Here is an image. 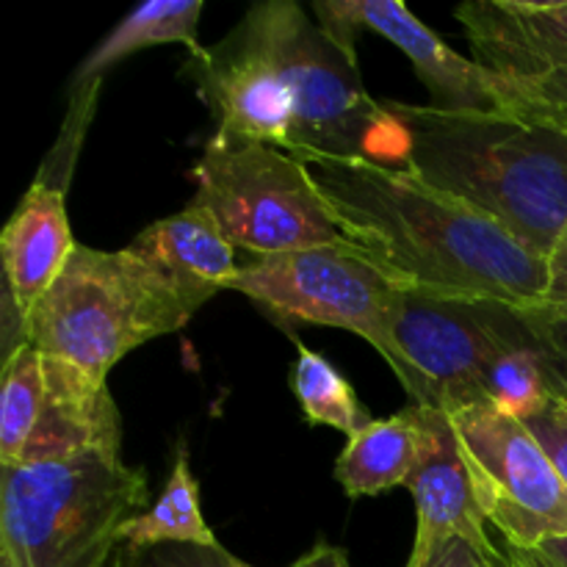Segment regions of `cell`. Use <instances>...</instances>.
I'll use <instances>...</instances> for the list:
<instances>
[{
  "mask_svg": "<svg viewBox=\"0 0 567 567\" xmlns=\"http://www.w3.org/2000/svg\"><path fill=\"white\" fill-rule=\"evenodd\" d=\"M382 103L402 127V169L491 216L548 258L567 225L565 127L504 109Z\"/></svg>",
  "mask_w": 567,
  "mask_h": 567,
  "instance_id": "3",
  "label": "cell"
},
{
  "mask_svg": "<svg viewBox=\"0 0 567 567\" xmlns=\"http://www.w3.org/2000/svg\"><path fill=\"white\" fill-rule=\"evenodd\" d=\"M435 435V410L410 404L402 413L374 419L365 430L349 437L336 460L338 485L349 498L382 496L399 485H408L421 457Z\"/></svg>",
  "mask_w": 567,
  "mask_h": 567,
  "instance_id": "16",
  "label": "cell"
},
{
  "mask_svg": "<svg viewBox=\"0 0 567 567\" xmlns=\"http://www.w3.org/2000/svg\"><path fill=\"white\" fill-rule=\"evenodd\" d=\"M203 9V0H147V3L136 6L83 59L75 78H72V89L100 81V75L120 64L122 59L144 48H155V44H186L188 53L199 55L205 50L197 42Z\"/></svg>",
  "mask_w": 567,
  "mask_h": 567,
  "instance_id": "17",
  "label": "cell"
},
{
  "mask_svg": "<svg viewBox=\"0 0 567 567\" xmlns=\"http://www.w3.org/2000/svg\"><path fill=\"white\" fill-rule=\"evenodd\" d=\"M316 22L354 53L363 31H374L396 44L430 89L432 105L446 111H509V97L496 78L449 48L435 31L396 0H319L313 3Z\"/></svg>",
  "mask_w": 567,
  "mask_h": 567,
  "instance_id": "11",
  "label": "cell"
},
{
  "mask_svg": "<svg viewBox=\"0 0 567 567\" xmlns=\"http://www.w3.org/2000/svg\"><path fill=\"white\" fill-rule=\"evenodd\" d=\"M454 17L476 64L509 97V111L567 105V0H471Z\"/></svg>",
  "mask_w": 567,
  "mask_h": 567,
  "instance_id": "10",
  "label": "cell"
},
{
  "mask_svg": "<svg viewBox=\"0 0 567 567\" xmlns=\"http://www.w3.org/2000/svg\"><path fill=\"white\" fill-rule=\"evenodd\" d=\"M546 308L554 316L567 321V225L559 233L557 244L548 252V293H546Z\"/></svg>",
  "mask_w": 567,
  "mask_h": 567,
  "instance_id": "24",
  "label": "cell"
},
{
  "mask_svg": "<svg viewBox=\"0 0 567 567\" xmlns=\"http://www.w3.org/2000/svg\"><path fill=\"white\" fill-rule=\"evenodd\" d=\"M216 142H260L305 161H402V127L363 86L358 53L338 44L293 0L247 11L230 37L192 55Z\"/></svg>",
  "mask_w": 567,
  "mask_h": 567,
  "instance_id": "1",
  "label": "cell"
},
{
  "mask_svg": "<svg viewBox=\"0 0 567 567\" xmlns=\"http://www.w3.org/2000/svg\"><path fill=\"white\" fill-rule=\"evenodd\" d=\"M297 365H293V393L310 426H330L347 437L358 435L371 424L369 410L360 404L352 382L324 358L305 343H297Z\"/></svg>",
  "mask_w": 567,
  "mask_h": 567,
  "instance_id": "19",
  "label": "cell"
},
{
  "mask_svg": "<svg viewBox=\"0 0 567 567\" xmlns=\"http://www.w3.org/2000/svg\"><path fill=\"white\" fill-rule=\"evenodd\" d=\"M75 247L66 192L53 183L33 181L0 236L6 275L3 358L22 343V321L53 288Z\"/></svg>",
  "mask_w": 567,
  "mask_h": 567,
  "instance_id": "12",
  "label": "cell"
},
{
  "mask_svg": "<svg viewBox=\"0 0 567 567\" xmlns=\"http://www.w3.org/2000/svg\"><path fill=\"white\" fill-rule=\"evenodd\" d=\"M498 546L480 548L465 537H443L435 543H413L408 567H493Z\"/></svg>",
  "mask_w": 567,
  "mask_h": 567,
  "instance_id": "22",
  "label": "cell"
},
{
  "mask_svg": "<svg viewBox=\"0 0 567 567\" xmlns=\"http://www.w3.org/2000/svg\"><path fill=\"white\" fill-rule=\"evenodd\" d=\"M150 509L147 474L122 457L0 468V567H111L122 524Z\"/></svg>",
  "mask_w": 567,
  "mask_h": 567,
  "instance_id": "4",
  "label": "cell"
},
{
  "mask_svg": "<svg viewBox=\"0 0 567 567\" xmlns=\"http://www.w3.org/2000/svg\"><path fill=\"white\" fill-rule=\"evenodd\" d=\"M493 567H535L532 557L526 551H518V548H498V554L493 557Z\"/></svg>",
  "mask_w": 567,
  "mask_h": 567,
  "instance_id": "27",
  "label": "cell"
},
{
  "mask_svg": "<svg viewBox=\"0 0 567 567\" xmlns=\"http://www.w3.org/2000/svg\"><path fill=\"white\" fill-rule=\"evenodd\" d=\"M288 567H352V563H349L343 548L330 546V543H319V546L310 548L308 554H302L297 563Z\"/></svg>",
  "mask_w": 567,
  "mask_h": 567,
  "instance_id": "25",
  "label": "cell"
},
{
  "mask_svg": "<svg viewBox=\"0 0 567 567\" xmlns=\"http://www.w3.org/2000/svg\"><path fill=\"white\" fill-rule=\"evenodd\" d=\"M354 247L404 286L452 297L546 305L548 258L491 216L402 166L371 158L302 161Z\"/></svg>",
  "mask_w": 567,
  "mask_h": 567,
  "instance_id": "2",
  "label": "cell"
},
{
  "mask_svg": "<svg viewBox=\"0 0 567 567\" xmlns=\"http://www.w3.org/2000/svg\"><path fill=\"white\" fill-rule=\"evenodd\" d=\"M540 308L404 288L382 358L413 404L452 413L485 402L487 365L524 336Z\"/></svg>",
  "mask_w": 567,
  "mask_h": 567,
  "instance_id": "6",
  "label": "cell"
},
{
  "mask_svg": "<svg viewBox=\"0 0 567 567\" xmlns=\"http://www.w3.org/2000/svg\"><path fill=\"white\" fill-rule=\"evenodd\" d=\"M524 114L537 116V120H548V122H554V125L565 127L567 131V105H559V109H546V111H524Z\"/></svg>",
  "mask_w": 567,
  "mask_h": 567,
  "instance_id": "28",
  "label": "cell"
},
{
  "mask_svg": "<svg viewBox=\"0 0 567 567\" xmlns=\"http://www.w3.org/2000/svg\"><path fill=\"white\" fill-rule=\"evenodd\" d=\"M526 426L535 432L537 441L543 443V449L551 454L554 465L563 471L567 482V404L563 399H554V402H548L540 413L526 419Z\"/></svg>",
  "mask_w": 567,
  "mask_h": 567,
  "instance_id": "23",
  "label": "cell"
},
{
  "mask_svg": "<svg viewBox=\"0 0 567 567\" xmlns=\"http://www.w3.org/2000/svg\"><path fill=\"white\" fill-rule=\"evenodd\" d=\"M192 319L175 286L142 255L78 244L53 288L22 321L20 341L109 380L125 354L181 332Z\"/></svg>",
  "mask_w": 567,
  "mask_h": 567,
  "instance_id": "5",
  "label": "cell"
},
{
  "mask_svg": "<svg viewBox=\"0 0 567 567\" xmlns=\"http://www.w3.org/2000/svg\"><path fill=\"white\" fill-rule=\"evenodd\" d=\"M563 402H565V404H567V393H565V396H563Z\"/></svg>",
  "mask_w": 567,
  "mask_h": 567,
  "instance_id": "29",
  "label": "cell"
},
{
  "mask_svg": "<svg viewBox=\"0 0 567 567\" xmlns=\"http://www.w3.org/2000/svg\"><path fill=\"white\" fill-rule=\"evenodd\" d=\"M42 404L17 465L61 463L86 454L120 457L122 419L111 399L109 380L50 354H42Z\"/></svg>",
  "mask_w": 567,
  "mask_h": 567,
  "instance_id": "13",
  "label": "cell"
},
{
  "mask_svg": "<svg viewBox=\"0 0 567 567\" xmlns=\"http://www.w3.org/2000/svg\"><path fill=\"white\" fill-rule=\"evenodd\" d=\"M166 543H197V546H219L214 529L205 524L199 507V485L192 474L186 443L177 446L175 465L161 491L158 502L142 515H133L120 529V546L150 548Z\"/></svg>",
  "mask_w": 567,
  "mask_h": 567,
  "instance_id": "18",
  "label": "cell"
},
{
  "mask_svg": "<svg viewBox=\"0 0 567 567\" xmlns=\"http://www.w3.org/2000/svg\"><path fill=\"white\" fill-rule=\"evenodd\" d=\"M526 554H529L535 567H567V537L543 543V546L532 548Z\"/></svg>",
  "mask_w": 567,
  "mask_h": 567,
  "instance_id": "26",
  "label": "cell"
},
{
  "mask_svg": "<svg viewBox=\"0 0 567 567\" xmlns=\"http://www.w3.org/2000/svg\"><path fill=\"white\" fill-rule=\"evenodd\" d=\"M127 249L150 260L175 286L192 316L216 293L227 291V282L238 271L236 247L210 210L194 199L177 214L144 227Z\"/></svg>",
  "mask_w": 567,
  "mask_h": 567,
  "instance_id": "14",
  "label": "cell"
},
{
  "mask_svg": "<svg viewBox=\"0 0 567 567\" xmlns=\"http://www.w3.org/2000/svg\"><path fill=\"white\" fill-rule=\"evenodd\" d=\"M44 393L42 352L31 343H20L3 358V388H0V468L17 465Z\"/></svg>",
  "mask_w": 567,
  "mask_h": 567,
  "instance_id": "20",
  "label": "cell"
},
{
  "mask_svg": "<svg viewBox=\"0 0 567 567\" xmlns=\"http://www.w3.org/2000/svg\"><path fill=\"white\" fill-rule=\"evenodd\" d=\"M404 288L354 244L264 255L238 266L227 282V291L244 293L269 316L354 332L380 354Z\"/></svg>",
  "mask_w": 567,
  "mask_h": 567,
  "instance_id": "8",
  "label": "cell"
},
{
  "mask_svg": "<svg viewBox=\"0 0 567 567\" xmlns=\"http://www.w3.org/2000/svg\"><path fill=\"white\" fill-rule=\"evenodd\" d=\"M192 181L197 186L194 203L210 210L233 247L255 258L352 244L302 161L286 150L210 138Z\"/></svg>",
  "mask_w": 567,
  "mask_h": 567,
  "instance_id": "7",
  "label": "cell"
},
{
  "mask_svg": "<svg viewBox=\"0 0 567 567\" xmlns=\"http://www.w3.org/2000/svg\"><path fill=\"white\" fill-rule=\"evenodd\" d=\"M111 567H252L233 557L225 546L197 543H166V546L125 548L120 546Z\"/></svg>",
  "mask_w": 567,
  "mask_h": 567,
  "instance_id": "21",
  "label": "cell"
},
{
  "mask_svg": "<svg viewBox=\"0 0 567 567\" xmlns=\"http://www.w3.org/2000/svg\"><path fill=\"white\" fill-rule=\"evenodd\" d=\"M404 487L415 502V518H419L415 543L419 546L443 540V537H465L480 548L496 546L487 535V520L474 496L452 419L443 410H435V435Z\"/></svg>",
  "mask_w": 567,
  "mask_h": 567,
  "instance_id": "15",
  "label": "cell"
},
{
  "mask_svg": "<svg viewBox=\"0 0 567 567\" xmlns=\"http://www.w3.org/2000/svg\"><path fill=\"white\" fill-rule=\"evenodd\" d=\"M449 419L482 515L504 546L532 551L567 537V482L526 421L491 402Z\"/></svg>",
  "mask_w": 567,
  "mask_h": 567,
  "instance_id": "9",
  "label": "cell"
}]
</instances>
